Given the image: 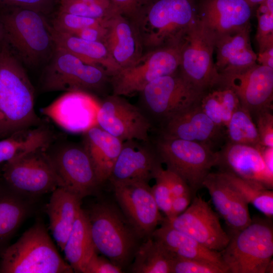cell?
<instances>
[{
  "label": "cell",
  "mask_w": 273,
  "mask_h": 273,
  "mask_svg": "<svg viewBox=\"0 0 273 273\" xmlns=\"http://www.w3.org/2000/svg\"><path fill=\"white\" fill-rule=\"evenodd\" d=\"M251 27L233 32L214 40V64L220 75L238 71L257 63L251 46Z\"/></svg>",
  "instance_id": "obj_25"
},
{
  "label": "cell",
  "mask_w": 273,
  "mask_h": 273,
  "mask_svg": "<svg viewBox=\"0 0 273 273\" xmlns=\"http://www.w3.org/2000/svg\"><path fill=\"white\" fill-rule=\"evenodd\" d=\"M1 273H72L44 223L37 221L1 255Z\"/></svg>",
  "instance_id": "obj_3"
},
{
  "label": "cell",
  "mask_w": 273,
  "mask_h": 273,
  "mask_svg": "<svg viewBox=\"0 0 273 273\" xmlns=\"http://www.w3.org/2000/svg\"><path fill=\"white\" fill-rule=\"evenodd\" d=\"M85 212L96 250L122 268L136 250L135 232L110 205L97 204Z\"/></svg>",
  "instance_id": "obj_7"
},
{
  "label": "cell",
  "mask_w": 273,
  "mask_h": 273,
  "mask_svg": "<svg viewBox=\"0 0 273 273\" xmlns=\"http://www.w3.org/2000/svg\"><path fill=\"white\" fill-rule=\"evenodd\" d=\"M81 1L87 4H88L92 5L99 6V7L103 8L104 9H107V10H112V11H115V10H114L111 5L110 0H81Z\"/></svg>",
  "instance_id": "obj_52"
},
{
  "label": "cell",
  "mask_w": 273,
  "mask_h": 273,
  "mask_svg": "<svg viewBox=\"0 0 273 273\" xmlns=\"http://www.w3.org/2000/svg\"><path fill=\"white\" fill-rule=\"evenodd\" d=\"M162 167L155 175V185L151 187L152 193L159 210L170 217L172 195L169 187L162 173Z\"/></svg>",
  "instance_id": "obj_41"
},
{
  "label": "cell",
  "mask_w": 273,
  "mask_h": 273,
  "mask_svg": "<svg viewBox=\"0 0 273 273\" xmlns=\"http://www.w3.org/2000/svg\"><path fill=\"white\" fill-rule=\"evenodd\" d=\"M54 141L52 132L44 124L16 132L0 140V164L36 148L48 147Z\"/></svg>",
  "instance_id": "obj_32"
},
{
  "label": "cell",
  "mask_w": 273,
  "mask_h": 273,
  "mask_svg": "<svg viewBox=\"0 0 273 273\" xmlns=\"http://www.w3.org/2000/svg\"><path fill=\"white\" fill-rule=\"evenodd\" d=\"M163 220L212 250L221 251L230 240L219 216L200 196H195L188 208L179 215Z\"/></svg>",
  "instance_id": "obj_16"
},
{
  "label": "cell",
  "mask_w": 273,
  "mask_h": 273,
  "mask_svg": "<svg viewBox=\"0 0 273 273\" xmlns=\"http://www.w3.org/2000/svg\"><path fill=\"white\" fill-rule=\"evenodd\" d=\"M97 125L122 142L136 140L149 143L153 124L141 109L122 96H107L99 104Z\"/></svg>",
  "instance_id": "obj_13"
},
{
  "label": "cell",
  "mask_w": 273,
  "mask_h": 273,
  "mask_svg": "<svg viewBox=\"0 0 273 273\" xmlns=\"http://www.w3.org/2000/svg\"><path fill=\"white\" fill-rule=\"evenodd\" d=\"M180 45L178 70L185 79L201 91L220 81L214 64V39L197 20L185 33Z\"/></svg>",
  "instance_id": "obj_12"
},
{
  "label": "cell",
  "mask_w": 273,
  "mask_h": 273,
  "mask_svg": "<svg viewBox=\"0 0 273 273\" xmlns=\"http://www.w3.org/2000/svg\"><path fill=\"white\" fill-rule=\"evenodd\" d=\"M58 11L97 19H107L116 14L112 10L87 4L81 0H60Z\"/></svg>",
  "instance_id": "obj_38"
},
{
  "label": "cell",
  "mask_w": 273,
  "mask_h": 273,
  "mask_svg": "<svg viewBox=\"0 0 273 273\" xmlns=\"http://www.w3.org/2000/svg\"><path fill=\"white\" fill-rule=\"evenodd\" d=\"M104 43L120 68L130 65L144 53L134 23L116 13L106 21Z\"/></svg>",
  "instance_id": "obj_24"
},
{
  "label": "cell",
  "mask_w": 273,
  "mask_h": 273,
  "mask_svg": "<svg viewBox=\"0 0 273 273\" xmlns=\"http://www.w3.org/2000/svg\"><path fill=\"white\" fill-rule=\"evenodd\" d=\"M247 4L253 9L255 7L259 6L260 4L262 3L265 0H245Z\"/></svg>",
  "instance_id": "obj_53"
},
{
  "label": "cell",
  "mask_w": 273,
  "mask_h": 273,
  "mask_svg": "<svg viewBox=\"0 0 273 273\" xmlns=\"http://www.w3.org/2000/svg\"><path fill=\"white\" fill-rule=\"evenodd\" d=\"M257 63L273 68V47L257 54Z\"/></svg>",
  "instance_id": "obj_50"
},
{
  "label": "cell",
  "mask_w": 273,
  "mask_h": 273,
  "mask_svg": "<svg viewBox=\"0 0 273 273\" xmlns=\"http://www.w3.org/2000/svg\"><path fill=\"white\" fill-rule=\"evenodd\" d=\"M171 273H228L226 267L211 262L175 256Z\"/></svg>",
  "instance_id": "obj_39"
},
{
  "label": "cell",
  "mask_w": 273,
  "mask_h": 273,
  "mask_svg": "<svg viewBox=\"0 0 273 273\" xmlns=\"http://www.w3.org/2000/svg\"><path fill=\"white\" fill-rule=\"evenodd\" d=\"M96 251L87 214L81 208L63 251L74 272L83 273L87 261Z\"/></svg>",
  "instance_id": "obj_31"
},
{
  "label": "cell",
  "mask_w": 273,
  "mask_h": 273,
  "mask_svg": "<svg viewBox=\"0 0 273 273\" xmlns=\"http://www.w3.org/2000/svg\"><path fill=\"white\" fill-rule=\"evenodd\" d=\"M107 19H97L57 11L52 20V27L56 30L70 34L87 27H105Z\"/></svg>",
  "instance_id": "obj_36"
},
{
  "label": "cell",
  "mask_w": 273,
  "mask_h": 273,
  "mask_svg": "<svg viewBox=\"0 0 273 273\" xmlns=\"http://www.w3.org/2000/svg\"><path fill=\"white\" fill-rule=\"evenodd\" d=\"M123 143L98 125L83 132L82 145L91 160L100 185L108 180Z\"/></svg>",
  "instance_id": "obj_27"
},
{
  "label": "cell",
  "mask_w": 273,
  "mask_h": 273,
  "mask_svg": "<svg viewBox=\"0 0 273 273\" xmlns=\"http://www.w3.org/2000/svg\"><path fill=\"white\" fill-rule=\"evenodd\" d=\"M217 89L222 109L223 124L225 129L232 115L241 105L233 90L220 80L217 83Z\"/></svg>",
  "instance_id": "obj_42"
},
{
  "label": "cell",
  "mask_w": 273,
  "mask_h": 273,
  "mask_svg": "<svg viewBox=\"0 0 273 273\" xmlns=\"http://www.w3.org/2000/svg\"><path fill=\"white\" fill-rule=\"evenodd\" d=\"M226 142L218 151V171L235 175L241 179L273 190V174L267 169L260 148Z\"/></svg>",
  "instance_id": "obj_21"
},
{
  "label": "cell",
  "mask_w": 273,
  "mask_h": 273,
  "mask_svg": "<svg viewBox=\"0 0 273 273\" xmlns=\"http://www.w3.org/2000/svg\"><path fill=\"white\" fill-rule=\"evenodd\" d=\"M194 196L191 193H188L172 198L171 214L169 218L171 219L184 212L190 206L192 199Z\"/></svg>",
  "instance_id": "obj_49"
},
{
  "label": "cell",
  "mask_w": 273,
  "mask_h": 273,
  "mask_svg": "<svg viewBox=\"0 0 273 273\" xmlns=\"http://www.w3.org/2000/svg\"><path fill=\"white\" fill-rule=\"evenodd\" d=\"M225 135L226 142L230 143L261 146L253 118L241 106L232 115L225 128Z\"/></svg>",
  "instance_id": "obj_35"
},
{
  "label": "cell",
  "mask_w": 273,
  "mask_h": 273,
  "mask_svg": "<svg viewBox=\"0 0 273 273\" xmlns=\"http://www.w3.org/2000/svg\"><path fill=\"white\" fill-rule=\"evenodd\" d=\"M34 109V89L8 42L0 41V140L43 124Z\"/></svg>",
  "instance_id": "obj_1"
},
{
  "label": "cell",
  "mask_w": 273,
  "mask_h": 273,
  "mask_svg": "<svg viewBox=\"0 0 273 273\" xmlns=\"http://www.w3.org/2000/svg\"><path fill=\"white\" fill-rule=\"evenodd\" d=\"M159 132L162 138L201 143L212 149L225 136V130L216 126L206 115L199 101L162 122Z\"/></svg>",
  "instance_id": "obj_19"
},
{
  "label": "cell",
  "mask_w": 273,
  "mask_h": 273,
  "mask_svg": "<svg viewBox=\"0 0 273 273\" xmlns=\"http://www.w3.org/2000/svg\"><path fill=\"white\" fill-rule=\"evenodd\" d=\"M256 17L257 28L255 37L259 52H262L273 47V11L263 2L257 8Z\"/></svg>",
  "instance_id": "obj_37"
},
{
  "label": "cell",
  "mask_w": 273,
  "mask_h": 273,
  "mask_svg": "<svg viewBox=\"0 0 273 273\" xmlns=\"http://www.w3.org/2000/svg\"><path fill=\"white\" fill-rule=\"evenodd\" d=\"M220 80L237 95L242 107L252 118L272 110L273 68L256 63L238 71L220 75Z\"/></svg>",
  "instance_id": "obj_17"
},
{
  "label": "cell",
  "mask_w": 273,
  "mask_h": 273,
  "mask_svg": "<svg viewBox=\"0 0 273 273\" xmlns=\"http://www.w3.org/2000/svg\"><path fill=\"white\" fill-rule=\"evenodd\" d=\"M175 256L150 237L137 248L131 271L135 273H171Z\"/></svg>",
  "instance_id": "obj_33"
},
{
  "label": "cell",
  "mask_w": 273,
  "mask_h": 273,
  "mask_svg": "<svg viewBox=\"0 0 273 273\" xmlns=\"http://www.w3.org/2000/svg\"><path fill=\"white\" fill-rule=\"evenodd\" d=\"M3 33H2V30L1 25H0V41L3 39Z\"/></svg>",
  "instance_id": "obj_54"
},
{
  "label": "cell",
  "mask_w": 273,
  "mask_h": 273,
  "mask_svg": "<svg viewBox=\"0 0 273 273\" xmlns=\"http://www.w3.org/2000/svg\"><path fill=\"white\" fill-rule=\"evenodd\" d=\"M202 186L207 189L217 214L232 231L241 230L251 223L248 204L218 171L210 172Z\"/></svg>",
  "instance_id": "obj_23"
},
{
  "label": "cell",
  "mask_w": 273,
  "mask_h": 273,
  "mask_svg": "<svg viewBox=\"0 0 273 273\" xmlns=\"http://www.w3.org/2000/svg\"><path fill=\"white\" fill-rule=\"evenodd\" d=\"M2 164H0V178H1V170H2Z\"/></svg>",
  "instance_id": "obj_55"
},
{
  "label": "cell",
  "mask_w": 273,
  "mask_h": 273,
  "mask_svg": "<svg viewBox=\"0 0 273 273\" xmlns=\"http://www.w3.org/2000/svg\"><path fill=\"white\" fill-rule=\"evenodd\" d=\"M34 202L13 191L0 178V256L31 213Z\"/></svg>",
  "instance_id": "obj_28"
},
{
  "label": "cell",
  "mask_w": 273,
  "mask_h": 273,
  "mask_svg": "<svg viewBox=\"0 0 273 273\" xmlns=\"http://www.w3.org/2000/svg\"><path fill=\"white\" fill-rule=\"evenodd\" d=\"M199 104L203 112L218 127L225 130L222 121L217 83L203 91Z\"/></svg>",
  "instance_id": "obj_40"
},
{
  "label": "cell",
  "mask_w": 273,
  "mask_h": 273,
  "mask_svg": "<svg viewBox=\"0 0 273 273\" xmlns=\"http://www.w3.org/2000/svg\"><path fill=\"white\" fill-rule=\"evenodd\" d=\"M154 148L162 163L185 180L194 196L217 164V151L203 143L159 136Z\"/></svg>",
  "instance_id": "obj_8"
},
{
  "label": "cell",
  "mask_w": 273,
  "mask_h": 273,
  "mask_svg": "<svg viewBox=\"0 0 273 273\" xmlns=\"http://www.w3.org/2000/svg\"><path fill=\"white\" fill-rule=\"evenodd\" d=\"M161 223V226L156 229L150 237L161 243L176 256L207 261L226 267L220 252L208 249L191 237L173 228L164 220Z\"/></svg>",
  "instance_id": "obj_29"
},
{
  "label": "cell",
  "mask_w": 273,
  "mask_h": 273,
  "mask_svg": "<svg viewBox=\"0 0 273 273\" xmlns=\"http://www.w3.org/2000/svg\"><path fill=\"white\" fill-rule=\"evenodd\" d=\"M220 252L228 273L272 272L273 228L267 219H252L238 231Z\"/></svg>",
  "instance_id": "obj_5"
},
{
  "label": "cell",
  "mask_w": 273,
  "mask_h": 273,
  "mask_svg": "<svg viewBox=\"0 0 273 273\" xmlns=\"http://www.w3.org/2000/svg\"><path fill=\"white\" fill-rule=\"evenodd\" d=\"M106 33V26L92 27L82 29L71 34L87 40L104 42Z\"/></svg>",
  "instance_id": "obj_48"
},
{
  "label": "cell",
  "mask_w": 273,
  "mask_h": 273,
  "mask_svg": "<svg viewBox=\"0 0 273 273\" xmlns=\"http://www.w3.org/2000/svg\"><path fill=\"white\" fill-rule=\"evenodd\" d=\"M162 167L155 148L149 146V143L127 141L123 143L108 180L112 185L135 180L149 183Z\"/></svg>",
  "instance_id": "obj_22"
},
{
  "label": "cell",
  "mask_w": 273,
  "mask_h": 273,
  "mask_svg": "<svg viewBox=\"0 0 273 273\" xmlns=\"http://www.w3.org/2000/svg\"><path fill=\"white\" fill-rule=\"evenodd\" d=\"M218 172L248 204L253 205L269 219L272 218V190L241 179L230 173Z\"/></svg>",
  "instance_id": "obj_34"
},
{
  "label": "cell",
  "mask_w": 273,
  "mask_h": 273,
  "mask_svg": "<svg viewBox=\"0 0 273 273\" xmlns=\"http://www.w3.org/2000/svg\"><path fill=\"white\" fill-rule=\"evenodd\" d=\"M196 20L194 0H153L133 23L150 51L179 42Z\"/></svg>",
  "instance_id": "obj_4"
},
{
  "label": "cell",
  "mask_w": 273,
  "mask_h": 273,
  "mask_svg": "<svg viewBox=\"0 0 273 273\" xmlns=\"http://www.w3.org/2000/svg\"><path fill=\"white\" fill-rule=\"evenodd\" d=\"M81 200L65 188L59 187L51 193L47 204L49 229L62 251L81 208Z\"/></svg>",
  "instance_id": "obj_26"
},
{
  "label": "cell",
  "mask_w": 273,
  "mask_h": 273,
  "mask_svg": "<svg viewBox=\"0 0 273 273\" xmlns=\"http://www.w3.org/2000/svg\"><path fill=\"white\" fill-rule=\"evenodd\" d=\"M99 106L86 92H68L42 108L41 112L67 131L84 132L97 125Z\"/></svg>",
  "instance_id": "obj_20"
},
{
  "label": "cell",
  "mask_w": 273,
  "mask_h": 273,
  "mask_svg": "<svg viewBox=\"0 0 273 273\" xmlns=\"http://www.w3.org/2000/svg\"><path fill=\"white\" fill-rule=\"evenodd\" d=\"M162 173L169 187L173 198L188 193L192 194L187 183L179 175L168 169L163 168Z\"/></svg>",
  "instance_id": "obj_47"
},
{
  "label": "cell",
  "mask_w": 273,
  "mask_h": 273,
  "mask_svg": "<svg viewBox=\"0 0 273 273\" xmlns=\"http://www.w3.org/2000/svg\"><path fill=\"white\" fill-rule=\"evenodd\" d=\"M112 185L116 199L138 237H150L164 218L149 183L135 180Z\"/></svg>",
  "instance_id": "obj_15"
},
{
  "label": "cell",
  "mask_w": 273,
  "mask_h": 273,
  "mask_svg": "<svg viewBox=\"0 0 273 273\" xmlns=\"http://www.w3.org/2000/svg\"><path fill=\"white\" fill-rule=\"evenodd\" d=\"M3 38L21 61L35 66L48 62L55 49L46 16L17 7H0Z\"/></svg>",
  "instance_id": "obj_2"
},
{
  "label": "cell",
  "mask_w": 273,
  "mask_h": 273,
  "mask_svg": "<svg viewBox=\"0 0 273 273\" xmlns=\"http://www.w3.org/2000/svg\"><path fill=\"white\" fill-rule=\"evenodd\" d=\"M153 0H110L115 11L135 22Z\"/></svg>",
  "instance_id": "obj_43"
},
{
  "label": "cell",
  "mask_w": 273,
  "mask_h": 273,
  "mask_svg": "<svg viewBox=\"0 0 273 273\" xmlns=\"http://www.w3.org/2000/svg\"><path fill=\"white\" fill-rule=\"evenodd\" d=\"M201 91L185 79L178 70L159 77L141 91L139 107L152 123H159L198 103ZM153 124V123H152Z\"/></svg>",
  "instance_id": "obj_11"
},
{
  "label": "cell",
  "mask_w": 273,
  "mask_h": 273,
  "mask_svg": "<svg viewBox=\"0 0 273 273\" xmlns=\"http://www.w3.org/2000/svg\"><path fill=\"white\" fill-rule=\"evenodd\" d=\"M49 147L36 148L3 163L1 180L16 193L33 201L62 187L48 153Z\"/></svg>",
  "instance_id": "obj_6"
},
{
  "label": "cell",
  "mask_w": 273,
  "mask_h": 273,
  "mask_svg": "<svg viewBox=\"0 0 273 273\" xmlns=\"http://www.w3.org/2000/svg\"><path fill=\"white\" fill-rule=\"evenodd\" d=\"M122 268L113 263L109 259L100 256L96 251L87 261L83 273H121Z\"/></svg>",
  "instance_id": "obj_46"
},
{
  "label": "cell",
  "mask_w": 273,
  "mask_h": 273,
  "mask_svg": "<svg viewBox=\"0 0 273 273\" xmlns=\"http://www.w3.org/2000/svg\"><path fill=\"white\" fill-rule=\"evenodd\" d=\"M41 81L43 91H81L101 89L109 81L106 71L89 64L66 50L55 47Z\"/></svg>",
  "instance_id": "obj_9"
},
{
  "label": "cell",
  "mask_w": 273,
  "mask_h": 273,
  "mask_svg": "<svg viewBox=\"0 0 273 273\" xmlns=\"http://www.w3.org/2000/svg\"><path fill=\"white\" fill-rule=\"evenodd\" d=\"M196 20L214 41L251 27L253 9L245 0H194Z\"/></svg>",
  "instance_id": "obj_18"
},
{
  "label": "cell",
  "mask_w": 273,
  "mask_h": 273,
  "mask_svg": "<svg viewBox=\"0 0 273 273\" xmlns=\"http://www.w3.org/2000/svg\"><path fill=\"white\" fill-rule=\"evenodd\" d=\"M47 149L62 187L81 199L91 195L100 185L91 160L82 145L65 143Z\"/></svg>",
  "instance_id": "obj_14"
},
{
  "label": "cell",
  "mask_w": 273,
  "mask_h": 273,
  "mask_svg": "<svg viewBox=\"0 0 273 273\" xmlns=\"http://www.w3.org/2000/svg\"><path fill=\"white\" fill-rule=\"evenodd\" d=\"M50 31L55 47L66 50L85 63L103 67L109 77L120 69L104 42L89 41L71 34L58 31L51 25Z\"/></svg>",
  "instance_id": "obj_30"
},
{
  "label": "cell",
  "mask_w": 273,
  "mask_h": 273,
  "mask_svg": "<svg viewBox=\"0 0 273 273\" xmlns=\"http://www.w3.org/2000/svg\"><path fill=\"white\" fill-rule=\"evenodd\" d=\"M272 110L262 111L254 116L260 145L273 147Z\"/></svg>",
  "instance_id": "obj_44"
},
{
  "label": "cell",
  "mask_w": 273,
  "mask_h": 273,
  "mask_svg": "<svg viewBox=\"0 0 273 273\" xmlns=\"http://www.w3.org/2000/svg\"><path fill=\"white\" fill-rule=\"evenodd\" d=\"M180 41L144 53L134 63L109 77L112 94L128 96L140 93L154 80L176 72L180 63Z\"/></svg>",
  "instance_id": "obj_10"
},
{
  "label": "cell",
  "mask_w": 273,
  "mask_h": 273,
  "mask_svg": "<svg viewBox=\"0 0 273 273\" xmlns=\"http://www.w3.org/2000/svg\"><path fill=\"white\" fill-rule=\"evenodd\" d=\"M60 0H0V7H17L31 9L46 16L50 14Z\"/></svg>",
  "instance_id": "obj_45"
},
{
  "label": "cell",
  "mask_w": 273,
  "mask_h": 273,
  "mask_svg": "<svg viewBox=\"0 0 273 273\" xmlns=\"http://www.w3.org/2000/svg\"><path fill=\"white\" fill-rule=\"evenodd\" d=\"M260 150L267 169L273 174V147L261 146Z\"/></svg>",
  "instance_id": "obj_51"
}]
</instances>
